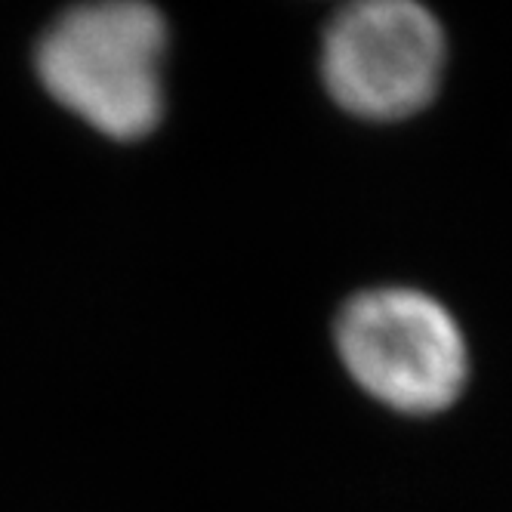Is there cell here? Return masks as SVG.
<instances>
[{
	"instance_id": "obj_3",
	"label": "cell",
	"mask_w": 512,
	"mask_h": 512,
	"mask_svg": "<svg viewBox=\"0 0 512 512\" xmlns=\"http://www.w3.org/2000/svg\"><path fill=\"white\" fill-rule=\"evenodd\" d=\"M445 31L420 0H349L321 38L324 87L364 121H401L432 102Z\"/></svg>"
},
{
	"instance_id": "obj_2",
	"label": "cell",
	"mask_w": 512,
	"mask_h": 512,
	"mask_svg": "<svg viewBox=\"0 0 512 512\" xmlns=\"http://www.w3.org/2000/svg\"><path fill=\"white\" fill-rule=\"evenodd\" d=\"M337 349L349 377L401 414L454 405L469 374L457 318L411 287H377L349 300L337 318Z\"/></svg>"
},
{
	"instance_id": "obj_1",
	"label": "cell",
	"mask_w": 512,
	"mask_h": 512,
	"mask_svg": "<svg viewBox=\"0 0 512 512\" xmlns=\"http://www.w3.org/2000/svg\"><path fill=\"white\" fill-rule=\"evenodd\" d=\"M167 25L149 0H87L38 44L47 93L112 139L152 133L164 112Z\"/></svg>"
}]
</instances>
